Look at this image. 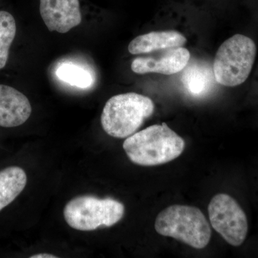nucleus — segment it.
<instances>
[{"instance_id":"obj_1","label":"nucleus","mask_w":258,"mask_h":258,"mask_svg":"<svg viewBox=\"0 0 258 258\" xmlns=\"http://www.w3.org/2000/svg\"><path fill=\"white\" fill-rule=\"evenodd\" d=\"M129 159L140 166L161 165L174 160L184 151L185 142L167 124H156L127 137L123 144Z\"/></svg>"},{"instance_id":"obj_2","label":"nucleus","mask_w":258,"mask_h":258,"mask_svg":"<svg viewBox=\"0 0 258 258\" xmlns=\"http://www.w3.org/2000/svg\"><path fill=\"white\" fill-rule=\"evenodd\" d=\"M154 111V102L149 97L137 93L116 95L105 104L101 125L112 137L127 138L135 133Z\"/></svg>"},{"instance_id":"obj_3","label":"nucleus","mask_w":258,"mask_h":258,"mask_svg":"<svg viewBox=\"0 0 258 258\" xmlns=\"http://www.w3.org/2000/svg\"><path fill=\"white\" fill-rule=\"evenodd\" d=\"M159 235L181 241L194 248H205L211 238V228L200 209L174 205L164 209L155 220Z\"/></svg>"},{"instance_id":"obj_4","label":"nucleus","mask_w":258,"mask_h":258,"mask_svg":"<svg viewBox=\"0 0 258 258\" xmlns=\"http://www.w3.org/2000/svg\"><path fill=\"white\" fill-rule=\"evenodd\" d=\"M257 47L250 37L237 34L219 47L214 60L215 81L221 86L235 87L247 81L255 60Z\"/></svg>"},{"instance_id":"obj_5","label":"nucleus","mask_w":258,"mask_h":258,"mask_svg":"<svg viewBox=\"0 0 258 258\" xmlns=\"http://www.w3.org/2000/svg\"><path fill=\"white\" fill-rule=\"evenodd\" d=\"M124 212L123 204L113 199L80 196L67 203L63 215L68 225L75 230L93 231L115 225Z\"/></svg>"},{"instance_id":"obj_6","label":"nucleus","mask_w":258,"mask_h":258,"mask_svg":"<svg viewBox=\"0 0 258 258\" xmlns=\"http://www.w3.org/2000/svg\"><path fill=\"white\" fill-rule=\"evenodd\" d=\"M209 218L214 230L227 243L238 247L248 231L247 216L235 199L220 193L212 198L208 206Z\"/></svg>"},{"instance_id":"obj_7","label":"nucleus","mask_w":258,"mask_h":258,"mask_svg":"<svg viewBox=\"0 0 258 258\" xmlns=\"http://www.w3.org/2000/svg\"><path fill=\"white\" fill-rule=\"evenodd\" d=\"M40 13L50 32L66 33L82 21L79 0H40Z\"/></svg>"},{"instance_id":"obj_8","label":"nucleus","mask_w":258,"mask_h":258,"mask_svg":"<svg viewBox=\"0 0 258 258\" xmlns=\"http://www.w3.org/2000/svg\"><path fill=\"white\" fill-rule=\"evenodd\" d=\"M189 51L184 47L167 49L161 55L140 57L132 62V71L137 74H159L170 76L181 72L189 63Z\"/></svg>"},{"instance_id":"obj_9","label":"nucleus","mask_w":258,"mask_h":258,"mask_svg":"<svg viewBox=\"0 0 258 258\" xmlns=\"http://www.w3.org/2000/svg\"><path fill=\"white\" fill-rule=\"evenodd\" d=\"M31 113V104L23 93L0 84V126L13 128L23 125Z\"/></svg>"},{"instance_id":"obj_10","label":"nucleus","mask_w":258,"mask_h":258,"mask_svg":"<svg viewBox=\"0 0 258 258\" xmlns=\"http://www.w3.org/2000/svg\"><path fill=\"white\" fill-rule=\"evenodd\" d=\"M186 37L174 30L151 32L134 38L129 43L128 52L132 55L152 53L156 51L184 46Z\"/></svg>"},{"instance_id":"obj_11","label":"nucleus","mask_w":258,"mask_h":258,"mask_svg":"<svg viewBox=\"0 0 258 258\" xmlns=\"http://www.w3.org/2000/svg\"><path fill=\"white\" fill-rule=\"evenodd\" d=\"M181 83L191 96L201 97L211 91L215 81L213 71L208 64L193 62L185 67Z\"/></svg>"},{"instance_id":"obj_12","label":"nucleus","mask_w":258,"mask_h":258,"mask_svg":"<svg viewBox=\"0 0 258 258\" xmlns=\"http://www.w3.org/2000/svg\"><path fill=\"white\" fill-rule=\"evenodd\" d=\"M27 181L26 173L19 166H10L0 171V211L18 198Z\"/></svg>"},{"instance_id":"obj_13","label":"nucleus","mask_w":258,"mask_h":258,"mask_svg":"<svg viewBox=\"0 0 258 258\" xmlns=\"http://www.w3.org/2000/svg\"><path fill=\"white\" fill-rule=\"evenodd\" d=\"M14 17L6 11H0V70L4 69L9 57L10 48L16 35Z\"/></svg>"},{"instance_id":"obj_14","label":"nucleus","mask_w":258,"mask_h":258,"mask_svg":"<svg viewBox=\"0 0 258 258\" xmlns=\"http://www.w3.org/2000/svg\"><path fill=\"white\" fill-rule=\"evenodd\" d=\"M56 75L60 81L78 88L91 87L93 79L88 71L73 63H63L58 66Z\"/></svg>"},{"instance_id":"obj_15","label":"nucleus","mask_w":258,"mask_h":258,"mask_svg":"<svg viewBox=\"0 0 258 258\" xmlns=\"http://www.w3.org/2000/svg\"><path fill=\"white\" fill-rule=\"evenodd\" d=\"M30 258H57V256L47 253H40L30 256Z\"/></svg>"}]
</instances>
